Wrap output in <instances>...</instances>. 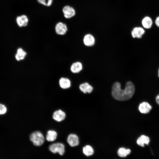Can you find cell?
Returning <instances> with one entry per match:
<instances>
[{
  "label": "cell",
  "instance_id": "6da1fadb",
  "mask_svg": "<svg viewBox=\"0 0 159 159\" xmlns=\"http://www.w3.org/2000/svg\"><path fill=\"white\" fill-rule=\"evenodd\" d=\"M119 82L113 84L112 88V94L115 99L120 101L128 100L132 98L135 92V87L133 83L127 82L124 89H122Z\"/></svg>",
  "mask_w": 159,
  "mask_h": 159
},
{
  "label": "cell",
  "instance_id": "7a4b0ae2",
  "mask_svg": "<svg viewBox=\"0 0 159 159\" xmlns=\"http://www.w3.org/2000/svg\"><path fill=\"white\" fill-rule=\"evenodd\" d=\"M30 139L33 144L36 146L42 145L44 141L43 135L39 131H36L32 133L30 136Z\"/></svg>",
  "mask_w": 159,
  "mask_h": 159
},
{
  "label": "cell",
  "instance_id": "3957f363",
  "mask_svg": "<svg viewBox=\"0 0 159 159\" xmlns=\"http://www.w3.org/2000/svg\"><path fill=\"white\" fill-rule=\"evenodd\" d=\"M49 150L52 153H58L60 155H63L65 152L64 145L60 143H57L51 145L49 147Z\"/></svg>",
  "mask_w": 159,
  "mask_h": 159
},
{
  "label": "cell",
  "instance_id": "277c9868",
  "mask_svg": "<svg viewBox=\"0 0 159 159\" xmlns=\"http://www.w3.org/2000/svg\"><path fill=\"white\" fill-rule=\"evenodd\" d=\"M56 33L58 35H64L67 31V28L66 24L62 22L57 23L55 27Z\"/></svg>",
  "mask_w": 159,
  "mask_h": 159
},
{
  "label": "cell",
  "instance_id": "5b68a950",
  "mask_svg": "<svg viewBox=\"0 0 159 159\" xmlns=\"http://www.w3.org/2000/svg\"><path fill=\"white\" fill-rule=\"evenodd\" d=\"M62 11L64 17L67 19L70 18L75 14V9L72 7L66 6L63 9Z\"/></svg>",
  "mask_w": 159,
  "mask_h": 159
},
{
  "label": "cell",
  "instance_id": "8992f818",
  "mask_svg": "<svg viewBox=\"0 0 159 159\" xmlns=\"http://www.w3.org/2000/svg\"><path fill=\"white\" fill-rule=\"evenodd\" d=\"M65 112L61 110H58L55 111L52 115L53 119L58 122L63 121L65 119Z\"/></svg>",
  "mask_w": 159,
  "mask_h": 159
},
{
  "label": "cell",
  "instance_id": "52a82bcc",
  "mask_svg": "<svg viewBox=\"0 0 159 159\" xmlns=\"http://www.w3.org/2000/svg\"><path fill=\"white\" fill-rule=\"evenodd\" d=\"M67 142L71 147H74L78 145L79 143V138L75 134H71L68 136Z\"/></svg>",
  "mask_w": 159,
  "mask_h": 159
},
{
  "label": "cell",
  "instance_id": "ba28073f",
  "mask_svg": "<svg viewBox=\"0 0 159 159\" xmlns=\"http://www.w3.org/2000/svg\"><path fill=\"white\" fill-rule=\"evenodd\" d=\"M145 32V30L143 28L136 27L132 30L131 34L133 38H140L142 37Z\"/></svg>",
  "mask_w": 159,
  "mask_h": 159
},
{
  "label": "cell",
  "instance_id": "9c48e42d",
  "mask_svg": "<svg viewBox=\"0 0 159 159\" xmlns=\"http://www.w3.org/2000/svg\"><path fill=\"white\" fill-rule=\"evenodd\" d=\"M151 106L146 102H143L140 103L138 106L139 111L143 114L149 113L152 109Z\"/></svg>",
  "mask_w": 159,
  "mask_h": 159
},
{
  "label": "cell",
  "instance_id": "30bf717a",
  "mask_svg": "<svg viewBox=\"0 0 159 159\" xmlns=\"http://www.w3.org/2000/svg\"><path fill=\"white\" fill-rule=\"evenodd\" d=\"M83 41L84 44L88 47L93 46L95 44V39L93 36L89 34L85 36Z\"/></svg>",
  "mask_w": 159,
  "mask_h": 159
},
{
  "label": "cell",
  "instance_id": "8fae6325",
  "mask_svg": "<svg viewBox=\"0 0 159 159\" xmlns=\"http://www.w3.org/2000/svg\"><path fill=\"white\" fill-rule=\"evenodd\" d=\"M150 142L149 137L144 135H142L140 136L136 141L137 144L142 147H144L145 145H148Z\"/></svg>",
  "mask_w": 159,
  "mask_h": 159
},
{
  "label": "cell",
  "instance_id": "7c38bea8",
  "mask_svg": "<svg viewBox=\"0 0 159 159\" xmlns=\"http://www.w3.org/2000/svg\"><path fill=\"white\" fill-rule=\"evenodd\" d=\"M59 85L62 89H65L69 88L71 85L70 80L66 77H61L59 80Z\"/></svg>",
  "mask_w": 159,
  "mask_h": 159
},
{
  "label": "cell",
  "instance_id": "4fadbf2b",
  "mask_svg": "<svg viewBox=\"0 0 159 159\" xmlns=\"http://www.w3.org/2000/svg\"><path fill=\"white\" fill-rule=\"evenodd\" d=\"M16 21L19 27L25 26L28 24V19L26 16L23 15L18 16L16 19Z\"/></svg>",
  "mask_w": 159,
  "mask_h": 159
},
{
  "label": "cell",
  "instance_id": "5bb4252c",
  "mask_svg": "<svg viewBox=\"0 0 159 159\" xmlns=\"http://www.w3.org/2000/svg\"><path fill=\"white\" fill-rule=\"evenodd\" d=\"M82 69V65L80 62H77L72 63L70 67L71 72L74 73H77L81 71Z\"/></svg>",
  "mask_w": 159,
  "mask_h": 159
},
{
  "label": "cell",
  "instance_id": "9a60e30c",
  "mask_svg": "<svg viewBox=\"0 0 159 159\" xmlns=\"http://www.w3.org/2000/svg\"><path fill=\"white\" fill-rule=\"evenodd\" d=\"M80 90L84 93H90L93 90V87L87 82L80 84L79 86Z\"/></svg>",
  "mask_w": 159,
  "mask_h": 159
},
{
  "label": "cell",
  "instance_id": "2e32d148",
  "mask_svg": "<svg viewBox=\"0 0 159 159\" xmlns=\"http://www.w3.org/2000/svg\"><path fill=\"white\" fill-rule=\"evenodd\" d=\"M57 135V133L55 131L49 130L47 132L46 139L49 142H53L56 139Z\"/></svg>",
  "mask_w": 159,
  "mask_h": 159
},
{
  "label": "cell",
  "instance_id": "e0dca14e",
  "mask_svg": "<svg viewBox=\"0 0 159 159\" xmlns=\"http://www.w3.org/2000/svg\"><path fill=\"white\" fill-rule=\"evenodd\" d=\"M27 55V53L22 48H19L17 50V52L15 56L16 59L19 61L24 59Z\"/></svg>",
  "mask_w": 159,
  "mask_h": 159
},
{
  "label": "cell",
  "instance_id": "ac0fdd59",
  "mask_svg": "<svg viewBox=\"0 0 159 159\" xmlns=\"http://www.w3.org/2000/svg\"><path fill=\"white\" fill-rule=\"evenodd\" d=\"M141 23L143 26L147 29L150 28L153 24L152 19L148 16L145 17L142 20Z\"/></svg>",
  "mask_w": 159,
  "mask_h": 159
},
{
  "label": "cell",
  "instance_id": "d6986e66",
  "mask_svg": "<svg viewBox=\"0 0 159 159\" xmlns=\"http://www.w3.org/2000/svg\"><path fill=\"white\" fill-rule=\"evenodd\" d=\"M131 152L129 149H126L124 147L120 148L119 149L117 153L118 155L121 157H125L129 155Z\"/></svg>",
  "mask_w": 159,
  "mask_h": 159
},
{
  "label": "cell",
  "instance_id": "ffe728a7",
  "mask_svg": "<svg viewBox=\"0 0 159 159\" xmlns=\"http://www.w3.org/2000/svg\"><path fill=\"white\" fill-rule=\"evenodd\" d=\"M83 152L86 156H89L93 154L94 150L91 146L87 145L83 148Z\"/></svg>",
  "mask_w": 159,
  "mask_h": 159
},
{
  "label": "cell",
  "instance_id": "44dd1931",
  "mask_svg": "<svg viewBox=\"0 0 159 159\" xmlns=\"http://www.w3.org/2000/svg\"><path fill=\"white\" fill-rule=\"evenodd\" d=\"M39 3L47 6H50L52 3L53 0H37Z\"/></svg>",
  "mask_w": 159,
  "mask_h": 159
},
{
  "label": "cell",
  "instance_id": "7402d4cb",
  "mask_svg": "<svg viewBox=\"0 0 159 159\" xmlns=\"http://www.w3.org/2000/svg\"><path fill=\"white\" fill-rule=\"evenodd\" d=\"M7 111L6 107L4 105L0 104V115H3L6 113Z\"/></svg>",
  "mask_w": 159,
  "mask_h": 159
},
{
  "label": "cell",
  "instance_id": "603a6c76",
  "mask_svg": "<svg viewBox=\"0 0 159 159\" xmlns=\"http://www.w3.org/2000/svg\"><path fill=\"white\" fill-rule=\"evenodd\" d=\"M155 23L156 25L159 27V16L157 17L156 19Z\"/></svg>",
  "mask_w": 159,
  "mask_h": 159
},
{
  "label": "cell",
  "instance_id": "cb8c5ba5",
  "mask_svg": "<svg viewBox=\"0 0 159 159\" xmlns=\"http://www.w3.org/2000/svg\"><path fill=\"white\" fill-rule=\"evenodd\" d=\"M155 101L156 103L159 105V94L156 96Z\"/></svg>",
  "mask_w": 159,
  "mask_h": 159
},
{
  "label": "cell",
  "instance_id": "d4e9b609",
  "mask_svg": "<svg viewBox=\"0 0 159 159\" xmlns=\"http://www.w3.org/2000/svg\"><path fill=\"white\" fill-rule=\"evenodd\" d=\"M158 77H159V69L158 70Z\"/></svg>",
  "mask_w": 159,
  "mask_h": 159
}]
</instances>
